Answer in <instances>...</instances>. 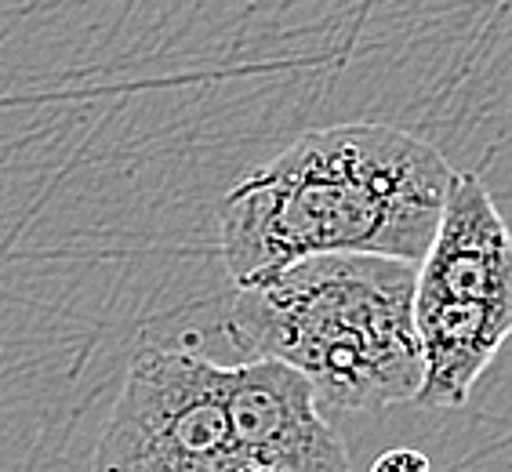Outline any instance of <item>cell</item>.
Listing matches in <instances>:
<instances>
[{
    "label": "cell",
    "mask_w": 512,
    "mask_h": 472,
    "mask_svg": "<svg viewBox=\"0 0 512 472\" xmlns=\"http://www.w3.org/2000/svg\"><path fill=\"white\" fill-rule=\"evenodd\" d=\"M418 266L400 258H309L237 291L226 335L251 360H276L313 385L320 404L382 411L422 389L414 320Z\"/></svg>",
    "instance_id": "7a4b0ae2"
},
{
    "label": "cell",
    "mask_w": 512,
    "mask_h": 472,
    "mask_svg": "<svg viewBox=\"0 0 512 472\" xmlns=\"http://www.w3.org/2000/svg\"><path fill=\"white\" fill-rule=\"evenodd\" d=\"M458 171L433 142L349 120L306 131L218 204L226 273L247 287L327 255L422 266Z\"/></svg>",
    "instance_id": "6da1fadb"
},
{
    "label": "cell",
    "mask_w": 512,
    "mask_h": 472,
    "mask_svg": "<svg viewBox=\"0 0 512 472\" xmlns=\"http://www.w3.org/2000/svg\"><path fill=\"white\" fill-rule=\"evenodd\" d=\"M371 472H433V462L425 458L422 451H411V447H393L375 458Z\"/></svg>",
    "instance_id": "8992f818"
},
{
    "label": "cell",
    "mask_w": 512,
    "mask_h": 472,
    "mask_svg": "<svg viewBox=\"0 0 512 472\" xmlns=\"http://www.w3.org/2000/svg\"><path fill=\"white\" fill-rule=\"evenodd\" d=\"M222 371L189 345H142L91 472H251L233 440Z\"/></svg>",
    "instance_id": "3957f363"
},
{
    "label": "cell",
    "mask_w": 512,
    "mask_h": 472,
    "mask_svg": "<svg viewBox=\"0 0 512 472\" xmlns=\"http://www.w3.org/2000/svg\"><path fill=\"white\" fill-rule=\"evenodd\" d=\"M414 302H476L512 313V229L476 171H458Z\"/></svg>",
    "instance_id": "5b68a950"
},
{
    "label": "cell",
    "mask_w": 512,
    "mask_h": 472,
    "mask_svg": "<svg viewBox=\"0 0 512 472\" xmlns=\"http://www.w3.org/2000/svg\"><path fill=\"white\" fill-rule=\"evenodd\" d=\"M233 440L251 472H349V451L324 422L313 385L276 360L222 371Z\"/></svg>",
    "instance_id": "277c9868"
}]
</instances>
